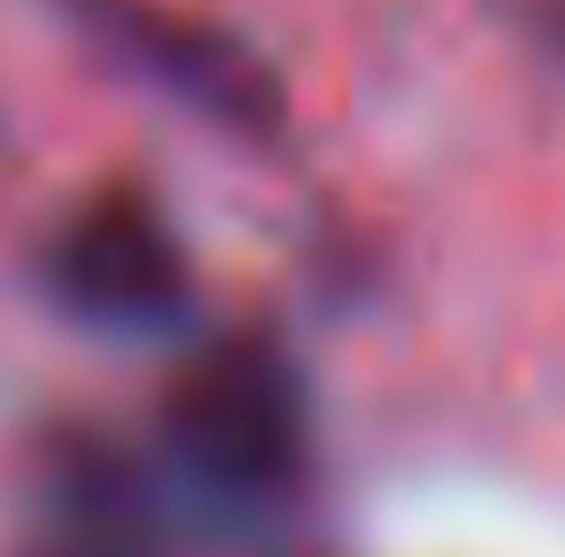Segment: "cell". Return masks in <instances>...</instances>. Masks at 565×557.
Wrapping results in <instances>:
<instances>
[{
    "instance_id": "6da1fadb",
    "label": "cell",
    "mask_w": 565,
    "mask_h": 557,
    "mask_svg": "<svg viewBox=\"0 0 565 557\" xmlns=\"http://www.w3.org/2000/svg\"><path fill=\"white\" fill-rule=\"evenodd\" d=\"M161 465L214 512H268L313 459V389L268 321L191 336L161 389Z\"/></svg>"
},
{
    "instance_id": "7a4b0ae2",
    "label": "cell",
    "mask_w": 565,
    "mask_h": 557,
    "mask_svg": "<svg viewBox=\"0 0 565 557\" xmlns=\"http://www.w3.org/2000/svg\"><path fill=\"white\" fill-rule=\"evenodd\" d=\"M31 268L62 321L115 344L177 336L199 313V260L184 222L138 176H99L77 199H62Z\"/></svg>"
},
{
    "instance_id": "3957f363",
    "label": "cell",
    "mask_w": 565,
    "mask_h": 557,
    "mask_svg": "<svg viewBox=\"0 0 565 557\" xmlns=\"http://www.w3.org/2000/svg\"><path fill=\"white\" fill-rule=\"evenodd\" d=\"M54 15L70 31H85L146 93H161L177 115H199L222 138L276 146L290 130V93H282L276 62L184 0H54Z\"/></svg>"
},
{
    "instance_id": "277c9868",
    "label": "cell",
    "mask_w": 565,
    "mask_h": 557,
    "mask_svg": "<svg viewBox=\"0 0 565 557\" xmlns=\"http://www.w3.org/2000/svg\"><path fill=\"white\" fill-rule=\"evenodd\" d=\"M46 527L15 557H161L153 473L107 428H54L39 451Z\"/></svg>"
},
{
    "instance_id": "5b68a950",
    "label": "cell",
    "mask_w": 565,
    "mask_h": 557,
    "mask_svg": "<svg viewBox=\"0 0 565 557\" xmlns=\"http://www.w3.org/2000/svg\"><path fill=\"white\" fill-rule=\"evenodd\" d=\"M520 31H527V46L565 77V0H520Z\"/></svg>"
}]
</instances>
